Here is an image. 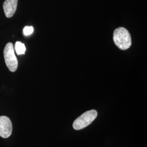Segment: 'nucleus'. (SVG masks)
<instances>
[{"label":"nucleus","instance_id":"1","mask_svg":"<svg viewBox=\"0 0 147 147\" xmlns=\"http://www.w3.org/2000/svg\"><path fill=\"white\" fill-rule=\"evenodd\" d=\"M113 39L116 46L121 50H126L131 45V35L124 27L116 28L113 32Z\"/></svg>","mask_w":147,"mask_h":147},{"label":"nucleus","instance_id":"2","mask_svg":"<svg viewBox=\"0 0 147 147\" xmlns=\"http://www.w3.org/2000/svg\"><path fill=\"white\" fill-rule=\"evenodd\" d=\"M98 115L96 110L88 111L76 118L74 121L73 126L76 130H79L88 126L94 121Z\"/></svg>","mask_w":147,"mask_h":147},{"label":"nucleus","instance_id":"3","mask_svg":"<svg viewBox=\"0 0 147 147\" xmlns=\"http://www.w3.org/2000/svg\"><path fill=\"white\" fill-rule=\"evenodd\" d=\"M3 56L5 64L11 72H14L18 67V61L14 52L13 44L8 42L5 45L3 50Z\"/></svg>","mask_w":147,"mask_h":147},{"label":"nucleus","instance_id":"4","mask_svg":"<svg viewBox=\"0 0 147 147\" xmlns=\"http://www.w3.org/2000/svg\"><path fill=\"white\" fill-rule=\"evenodd\" d=\"M13 131L11 119L7 116H0V136L4 138L10 136Z\"/></svg>","mask_w":147,"mask_h":147},{"label":"nucleus","instance_id":"5","mask_svg":"<svg viewBox=\"0 0 147 147\" xmlns=\"http://www.w3.org/2000/svg\"><path fill=\"white\" fill-rule=\"evenodd\" d=\"M18 0H5L3 3V10L7 18H10L14 15L16 11Z\"/></svg>","mask_w":147,"mask_h":147},{"label":"nucleus","instance_id":"6","mask_svg":"<svg viewBox=\"0 0 147 147\" xmlns=\"http://www.w3.org/2000/svg\"><path fill=\"white\" fill-rule=\"evenodd\" d=\"M15 50L18 55L25 54L26 51L25 44L20 42H16L15 45Z\"/></svg>","mask_w":147,"mask_h":147},{"label":"nucleus","instance_id":"7","mask_svg":"<svg viewBox=\"0 0 147 147\" xmlns=\"http://www.w3.org/2000/svg\"><path fill=\"white\" fill-rule=\"evenodd\" d=\"M33 31H34V29H33V27L32 26L25 27L24 30H23L24 34L26 36H30V35L32 34V33L33 32Z\"/></svg>","mask_w":147,"mask_h":147}]
</instances>
